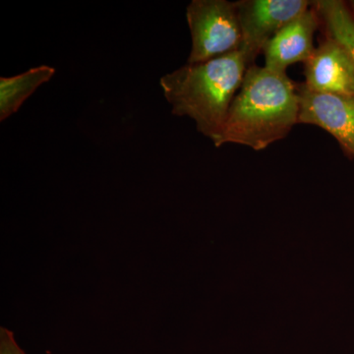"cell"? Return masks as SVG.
<instances>
[{
	"label": "cell",
	"mask_w": 354,
	"mask_h": 354,
	"mask_svg": "<svg viewBox=\"0 0 354 354\" xmlns=\"http://www.w3.org/2000/svg\"><path fill=\"white\" fill-rule=\"evenodd\" d=\"M298 114L297 86L286 72L250 65L230 106L218 147L232 143L265 150L290 134Z\"/></svg>",
	"instance_id": "cell-1"
},
{
	"label": "cell",
	"mask_w": 354,
	"mask_h": 354,
	"mask_svg": "<svg viewBox=\"0 0 354 354\" xmlns=\"http://www.w3.org/2000/svg\"><path fill=\"white\" fill-rule=\"evenodd\" d=\"M243 50L186 64L160 78L171 113L187 116L218 148L228 111L250 66Z\"/></svg>",
	"instance_id": "cell-2"
},
{
	"label": "cell",
	"mask_w": 354,
	"mask_h": 354,
	"mask_svg": "<svg viewBox=\"0 0 354 354\" xmlns=\"http://www.w3.org/2000/svg\"><path fill=\"white\" fill-rule=\"evenodd\" d=\"M186 18L192 39L188 64H201L241 48L235 2L193 0L186 9Z\"/></svg>",
	"instance_id": "cell-3"
},
{
	"label": "cell",
	"mask_w": 354,
	"mask_h": 354,
	"mask_svg": "<svg viewBox=\"0 0 354 354\" xmlns=\"http://www.w3.org/2000/svg\"><path fill=\"white\" fill-rule=\"evenodd\" d=\"M306 0H241L235 2L241 32V50L250 64L285 26L308 10Z\"/></svg>",
	"instance_id": "cell-4"
},
{
	"label": "cell",
	"mask_w": 354,
	"mask_h": 354,
	"mask_svg": "<svg viewBox=\"0 0 354 354\" xmlns=\"http://www.w3.org/2000/svg\"><path fill=\"white\" fill-rule=\"evenodd\" d=\"M297 90L298 123L322 128L339 142L344 152L354 157V97L318 92L304 83Z\"/></svg>",
	"instance_id": "cell-5"
},
{
	"label": "cell",
	"mask_w": 354,
	"mask_h": 354,
	"mask_svg": "<svg viewBox=\"0 0 354 354\" xmlns=\"http://www.w3.org/2000/svg\"><path fill=\"white\" fill-rule=\"evenodd\" d=\"M304 65V84L311 90L354 97V62L339 41L327 36Z\"/></svg>",
	"instance_id": "cell-6"
},
{
	"label": "cell",
	"mask_w": 354,
	"mask_h": 354,
	"mask_svg": "<svg viewBox=\"0 0 354 354\" xmlns=\"http://www.w3.org/2000/svg\"><path fill=\"white\" fill-rule=\"evenodd\" d=\"M320 17L313 6L277 32L266 44L264 66L286 72L288 66L304 62L313 53L314 35L320 25Z\"/></svg>",
	"instance_id": "cell-7"
},
{
	"label": "cell",
	"mask_w": 354,
	"mask_h": 354,
	"mask_svg": "<svg viewBox=\"0 0 354 354\" xmlns=\"http://www.w3.org/2000/svg\"><path fill=\"white\" fill-rule=\"evenodd\" d=\"M55 69L48 65L34 67L13 77L0 78V120H7L17 113L26 100L43 84L48 82Z\"/></svg>",
	"instance_id": "cell-8"
},
{
	"label": "cell",
	"mask_w": 354,
	"mask_h": 354,
	"mask_svg": "<svg viewBox=\"0 0 354 354\" xmlns=\"http://www.w3.org/2000/svg\"><path fill=\"white\" fill-rule=\"evenodd\" d=\"M324 24L327 36L339 41L354 62V16L348 4L339 0L312 2Z\"/></svg>",
	"instance_id": "cell-9"
},
{
	"label": "cell",
	"mask_w": 354,
	"mask_h": 354,
	"mask_svg": "<svg viewBox=\"0 0 354 354\" xmlns=\"http://www.w3.org/2000/svg\"><path fill=\"white\" fill-rule=\"evenodd\" d=\"M0 354H26L18 346L13 333L3 327L0 329Z\"/></svg>",
	"instance_id": "cell-10"
}]
</instances>
